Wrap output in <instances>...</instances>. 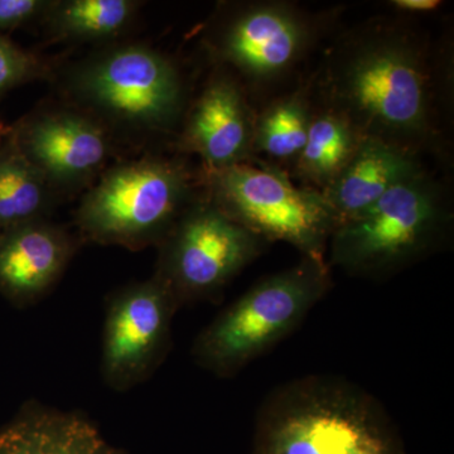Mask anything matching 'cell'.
<instances>
[{
	"label": "cell",
	"mask_w": 454,
	"mask_h": 454,
	"mask_svg": "<svg viewBox=\"0 0 454 454\" xmlns=\"http://www.w3.org/2000/svg\"><path fill=\"white\" fill-rule=\"evenodd\" d=\"M328 286L325 260L307 256L255 284L199 334L196 363L215 375H234L294 330Z\"/></svg>",
	"instance_id": "277c9868"
},
{
	"label": "cell",
	"mask_w": 454,
	"mask_h": 454,
	"mask_svg": "<svg viewBox=\"0 0 454 454\" xmlns=\"http://www.w3.org/2000/svg\"><path fill=\"white\" fill-rule=\"evenodd\" d=\"M254 121L238 79L215 74L187 114L182 149L199 155L206 172L247 163L253 157Z\"/></svg>",
	"instance_id": "7c38bea8"
},
{
	"label": "cell",
	"mask_w": 454,
	"mask_h": 454,
	"mask_svg": "<svg viewBox=\"0 0 454 454\" xmlns=\"http://www.w3.org/2000/svg\"><path fill=\"white\" fill-rule=\"evenodd\" d=\"M0 454L127 453L83 415L31 405L0 429Z\"/></svg>",
	"instance_id": "9a60e30c"
},
{
	"label": "cell",
	"mask_w": 454,
	"mask_h": 454,
	"mask_svg": "<svg viewBox=\"0 0 454 454\" xmlns=\"http://www.w3.org/2000/svg\"><path fill=\"white\" fill-rule=\"evenodd\" d=\"M12 134L52 190L88 186L103 172L112 153L104 124L74 107L40 110L13 125Z\"/></svg>",
	"instance_id": "8fae6325"
},
{
	"label": "cell",
	"mask_w": 454,
	"mask_h": 454,
	"mask_svg": "<svg viewBox=\"0 0 454 454\" xmlns=\"http://www.w3.org/2000/svg\"><path fill=\"white\" fill-rule=\"evenodd\" d=\"M318 33L316 18L291 3H245L221 23L212 49L244 83L264 89L301 64Z\"/></svg>",
	"instance_id": "9c48e42d"
},
{
	"label": "cell",
	"mask_w": 454,
	"mask_h": 454,
	"mask_svg": "<svg viewBox=\"0 0 454 454\" xmlns=\"http://www.w3.org/2000/svg\"><path fill=\"white\" fill-rule=\"evenodd\" d=\"M49 70L40 57L0 35V98L17 86L42 79Z\"/></svg>",
	"instance_id": "ffe728a7"
},
{
	"label": "cell",
	"mask_w": 454,
	"mask_h": 454,
	"mask_svg": "<svg viewBox=\"0 0 454 454\" xmlns=\"http://www.w3.org/2000/svg\"><path fill=\"white\" fill-rule=\"evenodd\" d=\"M138 7L131 0H67L53 2L47 14L57 37L95 41L121 33Z\"/></svg>",
	"instance_id": "d6986e66"
},
{
	"label": "cell",
	"mask_w": 454,
	"mask_h": 454,
	"mask_svg": "<svg viewBox=\"0 0 454 454\" xmlns=\"http://www.w3.org/2000/svg\"><path fill=\"white\" fill-rule=\"evenodd\" d=\"M363 137L339 114L313 107L309 137L293 169L304 187L324 192L348 166Z\"/></svg>",
	"instance_id": "2e32d148"
},
{
	"label": "cell",
	"mask_w": 454,
	"mask_h": 454,
	"mask_svg": "<svg viewBox=\"0 0 454 454\" xmlns=\"http://www.w3.org/2000/svg\"><path fill=\"white\" fill-rule=\"evenodd\" d=\"M53 2L42 0H0V31H12L49 12Z\"/></svg>",
	"instance_id": "44dd1931"
},
{
	"label": "cell",
	"mask_w": 454,
	"mask_h": 454,
	"mask_svg": "<svg viewBox=\"0 0 454 454\" xmlns=\"http://www.w3.org/2000/svg\"><path fill=\"white\" fill-rule=\"evenodd\" d=\"M448 220L443 192L423 170L340 223L328 243L331 262L354 273L390 270L427 252Z\"/></svg>",
	"instance_id": "52a82bcc"
},
{
	"label": "cell",
	"mask_w": 454,
	"mask_h": 454,
	"mask_svg": "<svg viewBox=\"0 0 454 454\" xmlns=\"http://www.w3.org/2000/svg\"><path fill=\"white\" fill-rule=\"evenodd\" d=\"M71 90L103 124L157 133L175 127L184 109L178 68L145 44H124L90 59L74 73Z\"/></svg>",
	"instance_id": "8992f818"
},
{
	"label": "cell",
	"mask_w": 454,
	"mask_h": 454,
	"mask_svg": "<svg viewBox=\"0 0 454 454\" xmlns=\"http://www.w3.org/2000/svg\"><path fill=\"white\" fill-rule=\"evenodd\" d=\"M177 301L158 277L131 284L106 307L101 372L107 387L127 391L153 375L169 349Z\"/></svg>",
	"instance_id": "30bf717a"
},
{
	"label": "cell",
	"mask_w": 454,
	"mask_h": 454,
	"mask_svg": "<svg viewBox=\"0 0 454 454\" xmlns=\"http://www.w3.org/2000/svg\"><path fill=\"white\" fill-rule=\"evenodd\" d=\"M253 454H404L389 415L349 382L307 378L260 411Z\"/></svg>",
	"instance_id": "7a4b0ae2"
},
{
	"label": "cell",
	"mask_w": 454,
	"mask_h": 454,
	"mask_svg": "<svg viewBox=\"0 0 454 454\" xmlns=\"http://www.w3.org/2000/svg\"><path fill=\"white\" fill-rule=\"evenodd\" d=\"M438 0H394L391 5L405 13H428L441 7Z\"/></svg>",
	"instance_id": "7402d4cb"
},
{
	"label": "cell",
	"mask_w": 454,
	"mask_h": 454,
	"mask_svg": "<svg viewBox=\"0 0 454 454\" xmlns=\"http://www.w3.org/2000/svg\"><path fill=\"white\" fill-rule=\"evenodd\" d=\"M195 177L186 164L145 157L101 175L76 211L83 240L131 252L162 243L193 197Z\"/></svg>",
	"instance_id": "3957f363"
},
{
	"label": "cell",
	"mask_w": 454,
	"mask_h": 454,
	"mask_svg": "<svg viewBox=\"0 0 454 454\" xmlns=\"http://www.w3.org/2000/svg\"><path fill=\"white\" fill-rule=\"evenodd\" d=\"M423 170L418 154L413 152L384 140L363 137L348 166L322 195L340 225Z\"/></svg>",
	"instance_id": "5bb4252c"
},
{
	"label": "cell",
	"mask_w": 454,
	"mask_h": 454,
	"mask_svg": "<svg viewBox=\"0 0 454 454\" xmlns=\"http://www.w3.org/2000/svg\"><path fill=\"white\" fill-rule=\"evenodd\" d=\"M317 89L321 106L361 137L415 154L432 138V71L409 27L378 20L349 33L327 57Z\"/></svg>",
	"instance_id": "6da1fadb"
},
{
	"label": "cell",
	"mask_w": 454,
	"mask_h": 454,
	"mask_svg": "<svg viewBox=\"0 0 454 454\" xmlns=\"http://www.w3.org/2000/svg\"><path fill=\"white\" fill-rule=\"evenodd\" d=\"M206 199L230 220L264 239L284 241L310 259L325 260L336 215L319 191L293 184L273 167L238 164L203 170Z\"/></svg>",
	"instance_id": "5b68a950"
},
{
	"label": "cell",
	"mask_w": 454,
	"mask_h": 454,
	"mask_svg": "<svg viewBox=\"0 0 454 454\" xmlns=\"http://www.w3.org/2000/svg\"><path fill=\"white\" fill-rule=\"evenodd\" d=\"M76 245L61 226L40 219L0 234V293L18 306L42 300L73 259Z\"/></svg>",
	"instance_id": "4fadbf2b"
},
{
	"label": "cell",
	"mask_w": 454,
	"mask_h": 454,
	"mask_svg": "<svg viewBox=\"0 0 454 454\" xmlns=\"http://www.w3.org/2000/svg\"><path fill=\"white\" fill-rule=\"evenodd\" d=\"M264 239L230 220L208 199L195 200L160 244L154 276L178 307L210 300L264 249Z\"/></svg>",
	"instance_id": "ba28073f"
},
{
	"label": "cell",
	"mask_w": 454,
	"mask_h": 454,
	"mask_svg": "<svg viewBox=\"0 0 454 454\" xmlns=\"http://www.w3.org/2000/svg\"><path fill=\"white\" fill-rule=\"evenodd\" d=\"M13 131V130H12ZM52 188L18 148L13 134L0 145V234L44 219Z\"/></svg>",
	"instance_id": "e0dca14e"
},
{
	"label": "cell",
	"mask_w": 454,
	"mask_h": 454,
	"mask_svg": "<svg viewBox=\"0 0 454 454\" xmlns=\"http://www.w3.org/2000/svg\"><path fill=\"white\" fill-rule=\"evenodd\" d=\"M13 127L5 124V122L0 121V145L4 142L5 138L12 133Z\"/></svg>",
	"instance_id": "603a6c76"
},
{
	"label": "cell",
	"mask_w": 454,
	"mask_h": 454,
	"mask_svg": "<svg viewBox=\"0 0 454 454\" xmlns=\"http://www.w3.org/2000/svg\"><path fill=\"white\" fill-rule=\"evenodd\" d=\"M313 107L301 90L274 100L254 121L253 155L293 166L306 145Z\"/></svg>",
	"instance_id": "ac0fdd59"
}]
</instances>
